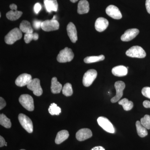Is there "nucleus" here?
I'll use <instances>...</instances> for the list:
<instances>
[{
  "instance_id": "obj_1",
  "label": "nucleus",
  "mask_w": 150,
  "mask_h": 150,
  "mask_svg": "<svg viewBox=\"0 0 150 150\" xmlns=\"http://www.w3.org/2000/svg\"><path fill=\"white\" fill-rule=\"evenodd\" d=\"M22 37V31L18 28H15L6 35L5 41L7 44L11 45Z\"/></svg>"
},
{
  "instance_id": "obj_2",
  "label": "nucleus",
  "mask_w": 150,
  "mask_h": 150,
  "mask_svg": "<svg viewBox=\"0 0 150 150\" xmlns=\"http://www.w3.org/2000/svg\"><path fill=\"white\" fill-rule=\"evenodd\" d=\"M74 56L71 49L66 47L59 52L57 57V61L60 63L70 62L74 59Z\"/></svg>"
},
{
  "instance_id": "obj_3",
  "label": "nucleus",
  "mask_w": 150,
  "mask_h": 150,
  "mask_svg": "<svg viewBox=\"0 0 150 150\" xmlns=\"http://www.w3.org/2000/svg\"><path fill=\"white\" fill-rule=\"evenodd\" d=\"M19 101L26 110L30 111H33L34 110V101L32 97L29 95H22L19 98Z\"/></svg>"
},
{
  "instance_id": "obj_4",
  "label": "nucleus",
  "mask_w": 150,
  "mask_h": 150,
  "mask_svg": "<svg viewBox=\"0 0 150 150\" xmlns=\"http://www.w3.org/2000/svg\"><path fill=\"white\" fill-rule=\"evenodd\" d=\"M126 55L132 58H144L146 55V52L139 46H132L126 52Z\"/></svg>"
},
{
  "instance_id": "obj_5",
  "label": "nucleus",
  "mask_w": 150,
  "mask_h": 150,
  "mask_svg": "<svg viewBox=\"0 0 150 150\" xmlns=\"http://www.w3.org/2000/svg\"><path fill=\"white\" fill-rule=\"evenodd\" d=\"M97 122L98 125L106 132L111 134L115 133V129L114 126L108 118L100 116L98 118Z\"/></svg>"
},
{
  "instance_id": "obj_6",
  "label": "nucleus",
  "mask_w": 150,
  "mask_h": 150,
  "mask_svg": "<svg viewBox=\"0 0 150 150\" xmlns=\"http://www.w3.org/2000/svg\"><path fill=\"white\" fill-rule=\"evenodd\" d=\"M18 120L22 126L28 133H31L33 131V125L31 120L29 117L23 113L18 115Z\"/></svg>"
},
{
  "instance_id": "obj_7",
  "label": "nucleus",
  "mask_w": 150,
  "mask_h": 150,
  "mask_svg": "<svg viewBox=\"0 0 150 150\" xmlns=\"http://www.w3.org/2000/svg\"><path fill=\"white\" fill-rule=\"evenodd\" d=\"M97 72L96 70L90 69L86 72L83 79V83L85 86L88 87L91 85L96 79Z\"/></svg>"
},
{
  "instance_id": "obj_8",
  "label": "nucleus",
  "mask_w": 150,
  "mask_h": 150,
  "mask_svg": "<svg viewBox=\"0 0 150 150\" xmlns=\"http://www.w3.org/2000/svg\"><path fill=\"white\" fill-rule=\"evenodd\" d=\"M27 86L28 88L32 91L36 96H40L43 93V90L40 86L39 79H33Z\"/></svg>"
},
{
  "instance_id": "obj_9",
  "label": "nucleus",
  "mask_w": 150,
  "mask_h": 150,
  "mask_svg": "<svg viewBox=\"0 0 150 150\" xmlns=\"http://www.w3.org/2000/svg\"><path fill=\"white\" fill-rule=\"evenodd\" d=\"M41 28L45 31H54L59 29V23L56 20L52 19L42 22Z\"/></svg>"
},
{
  "instance_id": "obj_10",
  "label": "nucleus",
  "mask_w": 150,
  "mask_h": 150,
  "mask_svg": "<svg viewBox=\"0 0 150 150\" xmlns=\"http://www.w3.org/2000/svg\"><path fill=\"white\" fill-rule=\"evenodd\" d=\"M115 88L116 90V93L115 96L111 99V102L115 103L118 102L123 95V91L125 88V84L122 81H118L115 83Z\"/></svg>"
},
{
  "instance_id": "obj_11",
  "label": "nucleus",
  "mask_w": 150,
  "mask_h": 150,
  "mask_svg": "<svg viewBox=\"0 0 150 150\" xmlns=\"http://www.w3.org/2000/svg\"><path fill=\"white\" fill-rule=\"evenodd\" d=\"M106 13L110 17L115 19H120L122 18V14L118 7L114 5L108 6L105 10Z\"/></svg>"
},
{
  "instance_id": "obj_12",
  "label": "nucleus",
  "mask_w": 150,
  "mask_h": 150,
  "mask_svg": "<svg viewBox=\"0 0 150 150\" xmlns=\"http://www.w3.org/2000/svg\"><path fill=\"white\" fill-rule=\"evenodd\" d=\"M32 80L31 75L27 74H22L17 78L15 83L18 86H27Z\"/></svg>"
},
{
  "instance_id": "obj_13",
  "label": "nucleus",
  "mask_w": 150,
  "mask_h": 150,
  "mask_svg": "<svg viewBox=\"0 0 150 150\" xmlns=\"http://www.w3.org/2000/svg\"><path fill=\"white\" fill-rule=\"evenodd\" d=\"M91 130L88 129H82L77 132L76 138L80 142L88 139L92 137Z\"/></svg>"
},
{
  "instance_id": "obj_14",
  "label": "nucleus",
  "mask_w": 150,
  "mask_h": 150,
  "mask_svg": "<svg viewBox=\"0 0 150 150\" xmlns=\"http://www.w3.org/2000/svg\"><path fill=\"white\" fill-rule=\"evenodd\" d=\"M139 30L137 28H132L126 30L122 36L121 40L123 41H129L135 38L139 34Z\"/></svg>"
},
{
  "instance_id": "obj_15",
  "label": "nucleus",
  "mask_w": 150,
  "mask_h": 150,
  "mask_svg": "<svg viewBox=\"0 0 150 150\" xmlns=\"http://www.w3.org/2000/svg\"><path fill=\"white\" fill-rule=\"evenodd\" d=\"M67 33L70 40L75 43L78 40L77 32L74 24L72 22L69 23L67 26Z\"/></svg>"
},
{
  "instance_id": "obj_16",
  "label": "nucleus",
  "mask_w": 150,
  "mask_h": 150,
  "mask_svg": "<svg viewBox=\"0 0 150 150\" xmlns=\"http://www.w3.org/2000/svg\"><path fill=\"white\" fill-rule=\"evenodd\" d=\"M109 23L106 19L104 18H98L96 21L95 27L97 31L101 32L107 28Z\"/></svg>"
},
{
  "instance_id": "obj_17",
  "label": "nucleus",
  "mask_w": 150,
  "mask_h": 150,
  "mask_svg": "<svg viewBox=\"0 0 150 150\" xmlns=\"http://www.w3.org/2000/svg\"><path fill=\"white\" fill-rule=\"evenodd\" d=\"M112 74L118 77L124 76L128 74V69L123 66H118L112 69Z\"/></svg>"
},
{
  "instance_id": "obj_18",
  "label": "nucleus",
  "mask_w": 150,
  "mask_h": 150,
  "mask_svg": "<svg viewBox=\"0 0 150 150\" xmlns=\"http://www.w3.org/2000/svg\"><path fill=\"white\" fill-rule=\"evenodd\" d=\"M44 3L48 12H56L58 10V4L57 0H44Z\"/></svg>"
},
{
  "instance_id": "obj_19",
  "label": "nucleus",
  "mask_w": 150,
  "mask_h": 150,
  "mask_svg": "<svg viewBox=\"0 0 150 150\" xmlns=\"http://www.w3.org/2000/svg\"><path fill=\"white\" fill-rule=\"evenodd\" d=\"M78 13L80 14L88 13L89 11V4L87 0H81L78 5Z\"/></svg>"
},
{
  "instance_id": "obj_20",
  "label": "nucleus",
  "mask_w": 150,
  "mask_h": 150,
  "mask_svg": "<svg viewBox=\"0 0 150 150\" xmlns=\"http://www.w3.org/2000/svg\"><path fill=\"white\" fill-rule=\"evenodd\" d=\"M69 136V132L67 130H62L58 132L55 139V143L57 144H61L64 142Z\"/></svg>"
},
{
  "instance_id": "obj_21",
  "label": "nucleus",
  "mask_w": 150,
  "mask_h": 150,
  "mask_svg": "<svg viewBox=\"0 0 150 150\" xmlns=\"http://www.w3.org/2000/svg\"><path fill=\"white\" fill-rule=\"evenodd\" d=\"M62 86L57 81V78L54 77L51 80V91L54 94L59 93L61 92Z\"/></svg>"
},
{
  "instance_id": "obj_22",
  "label": "nucleus",
  "mask_w": 150,
  "mask_h": 150,
  "mask_svg": "<svg viewBox=\"0 0 150 150\" xmlns=\"http://www.w3.org/2000/svg\"><path fill=\"white\" fill-rule=\"evenodd\" d=\"M20 29L22 32L25 33H33V30L29 22L24 20L20 25Z\"/></svg>"
},
{
  "instance_id": "obj_23",
  "label": "nucleus",
  "mask_w": 150,
  "mask_h": 150,
  "mask_svg": "<svg viewBox=\"0 0 150 150\" xmlns=\"http://www.w3.org/2000/svg\"><path fill=\"white\" fill-rule=\"evenodd\" d=\"M22 14V12L20 11L11 10L6 13V16L8 19L13 21L19 18Z\"/></svg>"
},
{
  "instance_id": "obj_24",
  "label": "nucleus",
  "mask_w": 150,
  "mask_h": 150,
  "mask_svg": "<svg viewBox=\"0 0 150 150\" xmlns=\"http://www.w3.org/2000/svg\"><path fill=\"white\" fill-rule=\"evenodd\" d=\"M136 126L137 127V134L140 137L144 138L147 136L148 133L147 129L144 126H142L140 121H137L136 123Z\"/></svg>"
},
{
  "instance_id": "obj_25",
  "label": "nucleus",
  "mask_w": 150,
  "mask_h": 150,
  "mask_svg": "<svg viewBox=\"0 0 150 150\" xmlns=\"http://www.w3.org/2000/svg\"><path fill=\"white\" fill-rule=\"evenodd\" d=\"M118 104L123 106V109L126 111L131 110L134 106V103L131 101H129L127 98H124L118 102Z\"/></svg>"
},
{
  "instance_id": "obj_26",
  "label": "nucleus",
  "mask_w": 150,
  "mask_h": 150,
  "mask_svg": "<svg viewBox=\"0 0 150 150\" xmlns=\"http://www.w3.org/2000/svg\"><path fill=\"white\" fill-rule=\"evenodd\" d=\"M104 59L105 56L103 55L99 56H88L84 59V62L86 64H91L103 61Z\"/></svg>"
},
{
  "instance_id": "obj_27",
  "label": "nucleus",
  "mask_w": 150,
  "mask_h": 150,
  "mask_svg": "<svg viewBox=\"0 0 150 150\" xmlns=\"http://www.w3.org/2000/svg\"><path fill=\"white\" fill-rule=\"evenodd\" d=\"M0 124L7 129L10 128L11 126L10 120L4 114H1L0 115Z\"/></svg>"
},
{
  "instance_id": "obj_28",
  "label": "nucleus",
  "mask_w": 150,
  "mask_h": 150,
  "mask_svg": "<svg viewBox=\"0 0 150 150\" xmlns=\"http://www.w3.org/2000/svg\"><path fill=\"white\" fill-rule=\"evenodd\" d=\"M61 111V108L55 103H51L48 108V112L51 115H59Z\"/></svg>"
},
{
  "instance_id": "obj_29",
  "label": "nucleus",
  "mask_w": 150,
  "mask_h": 150,
  "mask_svg": "<svg viewBox=\"0 0 150 150\" xmlns=\"http://www.w3.org/2000/svg\"><path fill=\"white\" fill-rule=\"evenodd\" d=\"M62 93L66 96H71L73 93L72 87L71 83L65 84L62 88Z\"/></svg>"
},
{
  "instance_id": "obj_30",
  "label": "nucleus",
  "mask_w": 150,
  "mask_h": 150,
  "mask_svg": "<svg viewBox=\"0 0 150 150\" xmlns=\"http://www.w3.org/2000/svg\"><path fill=\"white\" fill-rule=\"evenodd\" d=\"M38 38V34L36 33H25L24 35V40L25 43H28L31 40H37Z\"/></svg>"
},
{
  "instance_id": "obj_31",
  "label": "nucleus",
  "mask_w": 150,
  "mask_h": 150,
  "mask_svg": "<svg viewBox=\"0 0 150 150\" xmlns=\"http://www.w3.org/2000/svg\"><path fill=\"white\" fill-rule=\"evenodd\" d=\"M141 124L147 129H150V116L149 115H146L143 118H141Z\"/></svg>"
},
{
  "instance_id": "obj_32",
  "label": "nucleus",
  "mask_w": 150,
  "mask_h": 150,
  "mask_svg": "<svg viewBox=\"0 0 150 150\" xmlns=\"http://www.w3.org/2000/svg\"><path fill=\"white\" fill-rule=\"evenodd\" d=\"M142 92L143 96L150 99V87H145L142 89Z\"/></svg>"
},
{
  "instance_id": "obj_33",
  "label": "nucleus",
  "mask_w": 150,
  "mask_h": 150,
  "mask_svg": "<svg viewBox=\"0 0 150 150\" xmlns=\"http://www.w3.org/2000/svg\"><path fill=\"white\" fill-rule=\"evenodd\" d=\"M41 23H42V22L40 21H34L33 22V27L36 29H39L40 27H41Z\"/></svg>"
},
{
  "instance_id": "obj_34",
  "label": "nucleus",
  "mask_w": 150,
  "mask_h": 150,
  "mask_svg": "<svg viewBox=\"0 0 150 150\" xmlns=\"http://www.w3.org/2000/svg\"><path fill=\"white\" fill-rule=\"evenodd\" d=\"M41 9V6L39 3L35 4L34 7V11L35 13L38 14L39 12Z\"/></svg>"
},
{
  "instance_id": "obj_35",
  "label": "nucleus",
  "mask_w": 150,
  "mask_h": 150,
  "mask_svg": "<svg viewBox=\"0 0 150 150\" xmlns=\"http://www.w3.org/2000/svg\"><path fill=\"white\" fill-rule=\"evenodd\" d=\"M6 102L5 100L3 98H0V109L1 110L4 107H5Z\"/></svg>"
},
{
  "instance_id": "obj_36",
  "label": "nucleus",
  "mask_w": 150,
  "mask_h": 150,
  "mask_svg": "<svg viewBox=\"0 0 150 150\" xmlns=\"http://www.w3.org/2000/svg\"><path fill=\"white\" fill-rule=\"evenodd\" d=\"M146 7L148 13L150 14V0H146Z\"/></svg>"
},
{
  "instance_id": "obj_37",
  "label": "nucleus",
  "mask_w": 150,
  "mask_h": 150,
  "mask_svg": "<svg viewBox=\"0 0 150 150\" xmlns=\"http://www.w3.org/2000/svg\"><path fill=\"white\" fill-rule=\"evenodd\" d=\"M6 144L5 140L4 138L2 136H1L0 137V147H3L4 146H5Z\"/></svg>"
},
{
  "instance_id": "obj_38",
  "label": "nucleus",
  "mask_w": 150,
  "mask_h": 150,
  "mask_svg": "<svg viewBox=\"0 0 150 150\" xmlns=\"http://www.w3.org/2000/svg\"><path fill=\"white\" fill-rule=\"evenodd\" d=\"M143 105L146 108H150V101L149 100H145L143 102Z\"/></svg>"
},
{
  "instance_id": "obj_39",
  "label": "nucleus",
  "mask_w": 150,
  "mask_h": 150,
  "mask_svg": "<svg viewBox=\"0 0 150 150\" xmlns=\"http://www.w3.org/2000/svg\"><path fill=\"white\" fill-rule=\"evenodd\" d=\"M10 8L11 10L16 11L17 9V6L15 4H12L10 6Z\"/></svg>"
},
{
  "instance_id": "obj_40",
  "label": "nucleus",
  "mask_w": 150,
  "mask_h": 150,
  "mask_svg": "<svg viewBox=\"0 0 150 150\" xmlns=\"http://www.w3.org/2000/svg\"><path fill=\"white\" fill-rule=\"evenodd\" d=\"M91 150H105V149L103 147L98 146L95 147Z\"/></svg>"
},
{
  "instance_id": "obj_41",
  "label": "nucleus",
  "mask_w": 150,
  "mask_h": 150,
  "mask_svg": "<svg viewBox=\"0 0 150 150\" xmlns=\"http://www.w3.org/2000/svg\"><path fill=\"white\" fill-rule=\"evenodd\" d=\"M78 1H79V0H70V1L72 3L76 2Z\"/></svg>"
},
{
  "instance_id": "obj_42",
  "label": "nucleus",
  "mask_w": 150,
  "mask_h": 150,
  "mask_svg": "<svg viewBox=\"0 0 150 150\" xmlns=\"http://www.w3.org/2000/svg\"><path fill=\"white\" fill-rule=\"evenodd\" d=\"M24 150V149H21V150Z\"/></svg>"
}]
</instances>
